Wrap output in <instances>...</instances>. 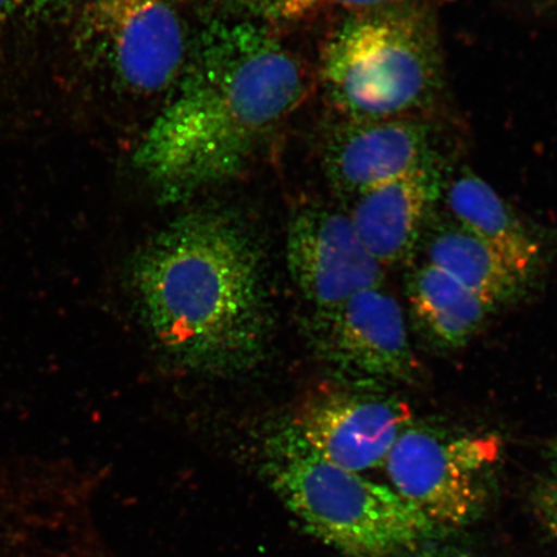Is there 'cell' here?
<instances>
[{
  "label": "cell",
  "mask_w": 557,
  "mask_h": 557,
  "mask_svg": "<svg viewBox=\"0 0 557 557\" xmlns=\"http://www.w3.org/2000/svg\"><path fill=\"white\" fill-rule=\"evenodd\" d=\"M306 95L301 65L248 23L201 38L173 99L135 151V165L165 203L240 173Z\"/></svg>",
  "instance_id": "cell-1"
},
{
  "label": "cell",
  "mask_w": 557,
  "mask_h": 557,
  "mask_svg": "<svg viewBox=\"0 0 557 557\" xmlns=\"http://www.w3.org/2000/svg\"><path fill=\"white\" fill-rule=\"evenodd\" d=\"M129 278L150 338L186 371L246 372L267 351L261 250L238 218L198 211L174 220L138 250Z\"/></svg>",
  "instance_id": "cell-2"
},
{
  "label": "cell",
  "mask_w": 557,
  "mask_h": 557,
  "mask_svg": "<svg viewBox=\"0 0 557 557\" xmlns=\"http://www.w3.org/2000/svg\"><path fill=\"white\" fill-rule=\"evenodd\" d=\"M267 469L306 531L344 557H409L438 532L393 487L325 461L288 426L270 438Z\"/></svg>",
  "instance_id": "cell-3"
},
{
  "label": "cell",
  "mask_w": 557,
  "mask_h": 557,
  "mask_svg": "<svg viewBox=\"0 0 557 557\" xmlns=\"http://www.w3.org/2000/svg\"><path fill=\"white\" fill-rule=\"evenodd\" d=\"M443 73L433 12L410 0L358 12L324 53L326 88L351 121L403 117L429 107Z\"/></svg>",
  "instance_id": "cell-4"
},
{
  "label": "cell",
  "mask_w": 557,
  "mask_h": 557,
  "mask_svg": "<svg viewBox=\"0 0 557 557\" xmlns=\"http://www.w3.org/2000/svg\"><path fill=\"white\" fill-rule=\"evenodd\" d=\"M500 453L497 435L412 423L383 466L393 490L443 531L469 525L482 515Z\"/></svg>",
  "instance_id": "cell-5"
},
{
  "label": "cell",
  "mask_w": 557,
  "mask_h": 557,
  "mask_svg": "<svg viewBox=\"0 0 557 557\" xmlns=\"http://www.w3.org/2000/svg\"><path fill=\"white\" fill-rule=\"evenodd\" d=\"M311 337L320 357L351 387L386 389L413 383L420 373L401 306L382 287L313 313Z\"/></svg>",
  "instance_id": "cell-6"
},
{
  "label": "cell",
  "mask_w": 557,
  "mask_h": 557,
  "mask_svg": "<svg viewBox=\"0 0 557 557\" xmlns=\"http://www.w3.org/2000/svg\"><path fill=\"white\" fill-rule=\"evenodd\" d=\"M0 557H104L85 490L53 470L0 466Z\"/></svg>",
  "instance_id": "cell-7"
},
{
  "label": "cell",
  "mask_w": 557,
  "mask_h": 557,
  "mask_svg": "<svg viewBox=\"0 0 557 557\" xmlns=\"http://www.w3.org/2000/svg\"><path fill=\"white\" fill-rule=\"evenodd\" d=\"M86 32L103 65L131 94L162 92L183 73L184 27L165 0H95Z\"/></svg>",
  "instance_id": "cell-8"
},
{
  "label": "cell",
  "mask_w": 557,
  "mask_h": 557,
  "mask_svg": "<svg viewBox=\"0 0 557 557\" xmlns=\"http://www.w3.org/2000/svg\"><path fill=\"white\" fill-rule=\"evenodd\" d=\"M412 409L386 389L348 386L311 396L288 428L319 457L352 472L381 468Z\"/></svg>",
  "instance_id": "cell-9"
},
{
  "label": "cell",
  "mask_w": 557,
  "mask_h": 557,
  "mask_svg": "<svg viewBox=\"0 0 557 557\" xmlns=\"http://www.w3.org/2000/svg\"><path fill=\"white\" fill-rule=\"evenodd\" d=\"M287 262L292 281L315 313L337 309L385 281V268L368 252L350 215L326 207L301 209L292 219Z\"/></svg>",
  "instance_id": "cell-10"
},
{
  "label": "cell",
  "mask_w": 557,
  "mask_h": 557,
  "mask_svg": "<svg viewBox=\"0 0 557 557\" xmlns=\"http://www.w3.org/2000/svg\"><path fill=\"white\" fill-rule=\"evenodd\" d=\"M426 123L410 116L351 121L334 134L325 163L334 186L354 198L436 158Z\"/></svg>",
  "instance_id": "cell-11"
},
{
  "label": "cell",
  "mask_w": 557,
  "mask_h": 557,
  "mask_svg": "<svg viewBox=\"0 0 557 557\" xmlns=\"http://www.w3.org/2000/svg\"><path fill=\"white\" fill-rule=\"evenodd\" d=\"M444 189L442 166L435 158L355 198L348 215L368 252L382 268L412 259Z\"/></svg>",
  "instance_id": "cell-12"
},
{
  "label": "cell",
  "mask_w": 557,
  "mask_h": 557,
  "mask_svg": "<svg viewBox=\"0 0 557 557\" xmlns=\"http://www.w3.org/2000/svg\"><path fill=\"white\" fill-rule=\"evenodd\" d=\"M444 190L450 218L527 283L539 267L541 246L499 194L468 170L459 172Z\"/></svg>",
  "instance_id": "cell-13"
},
{
  "label": "cell",
  "mask_w": 557,
  "mask_h": 557,
  "mask_svg": "<svg viewBox=\"0 0 557 557\" xmlns=\"http://www.w3.org/2000/svg\"><path fill=\"white\" fill-rule=\"evenodd\" d=\"M407 301L416 329L444 350L468 344L493 311L456 278L428 262L409 274Z\"/></svg>",
  "instance_id": "cell-14"
},
{
  "label": "cell",
  "mask_w": 557,
  "mask_h": 557,
  "mask_svg": "<svg viewBox=\"0 0 557 557\" xmlns=\"http://www.w3.org/2000/svg\"><path fill=\"white\" fill-rule=\"evenodd\" d=\"M434 215L423 234L426 262L456 278L492 310L517 299L525 282L455 220Z\"/></svg>",
  "instance_id": "cell-15"
},
{
  "label": "cell",
  "mask_w": 557,
  "mask_h": 557,
  "mask_svg": "<svg viewBox=\"0 0 557 557\" xmlns=\"http://www.w3.org/2000/svg\"><path fill=\"white\" fill-rule=\"evenodd\" d=\"M273 10L284 17H301L324 9L367 11L379 7L407 2V0H269Z\"/></svg>",
  "instance_id": "cell-16"
},
{
  "label": "cell",
  "mask_w": 557,
  "mask_h": 557,
  "mask_svg": "<svg viewBox=\"0 0 557 557\" xmlns=\"http://www.w3.org/2000/svg\"><path fill=\"white\" fill-rule=\"evenodd\" d=\"M535 517L557 541V468H552L548 475L542 478L532 493Z\"/></svg>",
  "instance_id": "cell-17"
},
{
  "label": "cell",
  "mask_w": 557,
  "mask_h": 557,
  "mask_svg": "<svg viewBox=\"0 0 557 557\" xmlns=\"http://www.w3.org/2000/svg\"><path fill=\"white\" fill-rule=\"evenodd\" d=\"M25 2L26 0H0V12H10Z\"/></svg>",
  "instance_id": "cell-18"
},
{
  "label": "cell",
  "mask_w": 557,
  "mask_h": 557,
  "mask_svg": "<svg viewBox=\"0 0 557 557\" xmlns=\"http://www.w3.org/2000/svg\"><path fill=\"white\" fill-rule=\"evenodd\" d=\"M547 455L552 468H557V441L548 445Z\"/></svg>",
  "instance_id": "cell-19"
}]
</instances>
